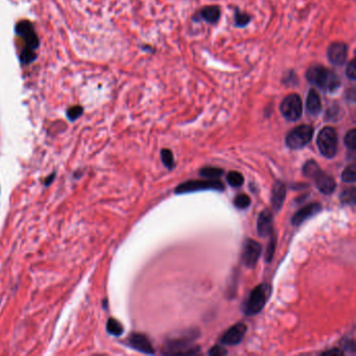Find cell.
<instances>
[{
    "instance_id": "19",
    "label": "cell",
    "mask_w": 356,
    "mask_h": 356,
    "mask_svg": "<svg viewBox=\"0 0 356 356\" xmlns=\"http://www.w3.org/2000/svg\"><path fill=\"white\" fill-rule=\"evenodd\" d=\"M223 174H224V170L221 168H216V167H205L200 170V175L202 177L208 178V179L210 180L218 179V178L223 176Z\"/></svg>"
},
{
    "instance_id": "29",
    "label": "cell",
    "mask_w": 356,
    "mask_h": 356,
    "mask_svg": "<svg viewBox=\"0 0 356 356\" xmlns=\"http://www.w3.org/2000/svg\"><path fill=\"white\" fill-rule=\"evenodd\" d=\"M83 112H84L83 108L80 107V106H75V107H72V108L69 109V110H68L67 116H68V118H69L71 121H74L75 119H78L80 116H81Z\"/></svg>"
},
{
    "instance_id": "4",
    "label": "cell",
    "mask_w": 356,
    "mask_h": 356,
    "mask_svg": "<svg viewBox=\"0 0 356 356\" xmlns=\"http://www.w3.org/2000/svg\"><path fill=\"white\" fill-rule=\"evenodd\" d=\"M338 133L331 127H325L320 131L317 145L320 153L326 158H333L338 152Z\"/></svg>"
},
{
    "instance_id": "20",
    "label": "cell",
    "mask_w": 356,
    "mask_h": 356,
    "mask_svg": "<svg viewBox=\"0 0 356 356\" xmlns=\"http://www.w3.org/2000/svg\"><path fill=\"white\" fill-rule=\"evenodd\" d=\"M341 180L345 183H354L356 180V167L355 164H351L341 174Z\"/></svg>"
},
{
    "instance_id": "23",
    "label": "cell",
    "mask_w": 356,
    "mask_h": 356,
    "mask_svg": "<svg viewBox=\"0 0 356 356\" xmlns=\"http://www.w3.org/2000/svg\"><path fill=\"white\" fill-rule=\"evenodd\" d=\"M161 159L164 165H165L168 169H173L175 166V160H174V155L170 152L169 149H162L161 150Z\"/></svg>"
},
{
    "instance_id": "11",
    "label": "cell",
    "mask_w": 356,
    "mask_h": 356,
    "mask_svg": "<svg viewBox=\"0 0 356 356\" xmlns=\"http://www.w3.org/2000/svg\"><path fill=\"white\" fill-rule=\"evenodd\" d=\"M16 32L20 37H22L27 44V47L32 49H36L39 46V39L33 32L32 26L30 22L22 21L17 25Z\"/></svg>"
},
{
    "instance_id": "26",
    "label": "cell",
    "mask_w": 356,
    "mask_h": 356,
    "mask_svg": "<svg viewBox=\"0 0 356 356\" xmlns=\"http://www.w3.org/2000/svg\"><path fill=\"white\" fill-rule=\"evenodd\" d=\"M250 204H251V198L244 194L236 195L235 200H234V205L239 209L248 208L250 206Z\"/></svg>"
},
{
    "instance_id": "3",
    "label": "cell",
    "mask_w": 356,
    "mask_h": 356,
    "mask_svg": "<svg viewBox=\"0 0 356 356\" xmlns=\"http://www.w3.org/2000/svg\"><path fill=\"white\" fill-rule=\"evenodd\" d=\"M271 293L269 284H259L250 293L249 299L244 304V313L246 316H254L263 309Z\"/></svg>"
},
{
    "instance_id": "14",
    "label": "cell",
    "mask_w": 356,
    "mask_h": 356,
    "mask_svg": "<svg viewBox=\"0 0 356 356\" xmlns=\"http://www.w3.org/2000/svg\"><path fill=\"white\" fill-rule=\"evenodd\" d=\"M257 232L261 237L273 234V214L269 209H264L259 214L257 222Z\"/></svg>"
},
{
    "instance_id": "18",
    "label": "cell",
    "mask_w": 356,
    "mask_h": 356,
    "mask_svg": "<svg viewBox=\"0 0 356 356\" xmlns=\"http://www.w3.org/2000/svg\"><path fill=\"white\" fill-rule=\"evenodd\" d=\"M107 331L113 337H120L123 333V326L120 324V322L111 318L107 322Z\"/></svg>"
},
{
    "instance_id": "27",
    "label": "cell",
    "mask_w": 356,
    "mask_h": 356,
    "mask_svg": "<svg viewBox=\"0 0 356 356\" xmlns=\"http://www.w3.org/2000/svg\"><path fill=\"white\" fill-rule=\"evenodd\" d=\"M32 50H33V49H29V47H27L26 49H24V50L22 51L21 56H20V59H21V62H22V63H24V64H30V63H32V62L33 60H35L36 54H35V52H33Z\"/></svg>"
},
{
    "instance_id": "21",
    "label": "cell",
    "mask_w": 356,
    "mask_h": 356,
    "mask_svg": "<svg viewBox=\"0 0 356 356\" xmlns=\"http://www.w3.org/2000/svg\"><path fill=\"white\" fill-rule=\"evenodd\" d=\"M227 181L230 186L236 188V187H241L243 184L244 180H243V177L242 174H239L238 172H231L227 176Z\"/></svg>"
},
{
    "instance_id": "30",
    "label": "cell",
    "mask_w": 356,
    "mask_h": 356,
    "mask_svg": "<svg viewBox=\"0 0 356 356\" xmlns=\"http://www.w3.org/2000/svg\"><path fill=\"white\" fill-rule=\"evenodd\" d=\"M346 75L349 80L355 81L356 80V66H355V59L351 60L348 63L347 69H346Z\"/></svg>"
},
{
    "instance_id": "33",
    "label": "cell",
    "mask_w": 356,
    "mask_h": 356,
    "mask_svg": "<svg viewBox=\"0 0 356 356\" xmlns=\"http://www.w3.org/2000/svg\"><path fill=\"white\" fill-rule=\"evenodd\" d=\"M54 178H56V174H52V176L50 175L49 178H47V179L44 182V184L46 185V186H49V185H50V183L52 182V180L54 179Z\"/></svg>"
},
{
    "instance_id": "31",
    "label": "cell",
    "mask_w": 356,
    "mask_h": 356,
    "mask_svg": "<svg viewBox=\"0 0 356 356\" xmlns=\"http://www.w3.org/2000/svg\"><path fill=\"white\" fill-rule=\"evenodd\" d=\"M209 355H215V356H218V355H226L227 354V350H226L225 348L221 347V346H215V347H212L211 350L208 352Z\"/></svg>"
},
{
    "instance_id": "8",
    "label": "cell",
    "mask_w": 356,
    "mask_h": 356,
    "mask_svg": "<svg viewBox=\"0 0 356 356\" xmlns=\"http://www.w3.org/2000/svg\"><path fill=\"white\" fill-rule=\"evenodd\" d=\"M262 252V246L259 243L248 239L244 243L243 250V261L248 268H254L260 258Z\"/></svg>"
},
{
    "instance_id": "22",
    "label": "cell",
    "mask_w": 356,
    "mask_h": 356,
    "mask_svg": "<svg viewBox=\"0 0 356 356\" xmlns=\"http://www.w3.org/2000/svg\"><path fill=\"white\" fill-rule=\"evenodd\" d=\"M250 16L246 13H243L242 11H239L238 9L235 10V14H234V22L235 25L238 27H243L246 24L250 22Z\"/></svg>"
},
{
    "instance_id": "25",
    "label": "cell",
    "mask_w": 356,
    "mask_h": 356,
    "mask_svg": "<svg viewBox=\"0 0 356 356\" xmlns=\"http://www.w3.org/2000/svg\"><path fill=\"white\" fill-rule=\"evenodd\" d=\"M344 142L348 149L355 150L356 148V131L354 129H350V131L346 134Z\"/></svg>"
},
{
    "instance_id": "9",
    "label": "cell",
    "mask_w": 356,
    "mask_h": 356,
    "mask_svg": "<svg viewBox=\"0 0 356 356\" xmlns=\"http://www.w3.org/2000/svg\"><path fill=\"white\" fill-rule=\"evenodd\" d=\"M348 46L343 42H333L327 49L328 61L334 66H341L346 63Z\"/></svg>"
},
{
    "instance_id": "17",
    "label": "cell",
    "mask_w": 356,
    "mask_h": 356,
    "mask_svg": "<svg viewBox=\"0 0 356 356\" xmlns=\"http://www.w3.org/2000/svg\"><path fill=\"white\" fill-rule=\"evenodd\" d=\"M221 10L216 5H209L206 8L202 9V11L197 14V20H203L209 24H215L221 18Z\"/></svg>"
},
{
    "instance_id": "24",
    "label": "cell",
    "mask_w": 356,
    "mask_h": 356,
    "mask_svg": "<svg viewBox=\"0 0 356 356\" xmlns=\"http://www.w3.org/2000/svg\"><path fill=\"white\" fill-rule=\"evenodd\" d=\"M355 197H356L355 188L351 187V188H348V189L343 191L340 198H341V202H343L344 204L354 205L355 204Z\"/></svg>"
},
{
    "instance_id": "32",
    "label": "cell",
    "mask_w": 356,
    "mask_h": 356,
    "mask_svg": "<svg viewBox=\"0 0 356 356\" xmlns=\"http://www.w3.org/2000/svg\"><path fill=\"white\" fill-rule=\"evenodd\" d=\"M323 354L324 355H338V356H340V355H344V352L341 350H340V349H338V348H334V349H332V350H328V351L323 352Z\"/></svg>"
},
{
    "instance_id": "16",
    "label": "cell",
    "mask_w": 356,
    "mask_h": 356,
    "mask_svg": "<svg viewBox=\"0 0 356 356\" xmlns=\"http://www.w3.org/2000/svg\"><path fill=\"white\" fill-rule=\"evenodd\" d=\"M306 110L308 114L312 116H317L322 111V101L319 93L314 89H310L308 91L306 98Z\"/></svg>"
},
{
    "instance_id": "5",
    "label": "cell",
    "mask_w": 356,
    "mask_h": 356,
    "mask_svg": "<svg viewBox=\"0 0 356 356\" xmlns=\"http://www.w3.org/2000/svg\"><path fill=\"white\" fill-rule=\"evenodd\" d=\"M313 137V128L311 126H299L286 136V146L291 149H300L309 143Z\"/></svg>"
},
{
    "instance_id": "2",
    "label": "cell",
    "mask_w": 356,
    "mask_h": 356,
    "mask_svg": "<svg viewBox=\"0 0 356 356\" xmlns=\"http://www.w3.org/2000/svg\"><path fill=\"white\" fill-rule=\"evenodd\" d=\"M303 173L307 178L314 180L317 187L324 194H331L335 187H337V184H335L333 178L324 173L318 165V163L312 160L305 163L303 167Z\"/></svg>"
},
{
    "instance_id": "12",
    "label": "cell",
    "mask_w": 356,
    "mask_h": 356,
    "mask_svg": "<svg viewBox=\"0 0 356 356\" xmlns=\"http://www.w3.org/2000/svg\"><path fill=\"white\" fill-rule=\"evenodd\" d=\"M129 345L135 350L145 354H154V348L146 337L139 333H133L129 338Z\"/></svg>"
},
{
    "instance_id": "28",
    "label": "cell",
    "mask_w": 356,
    "mask_h": 356,
    "mask_svg": "<svg viewBox=\"0 0 356 356\" xmlns=\"http://www.w3.org/2000/svg\"><path fill=\"white\" fill-rule=\"evenodd\" d=\"M275 248H276V238L272 237L265 252V259L268 262L272 261L274 254H275Z\"/></svg>"
},
{
    "instance_id": "10",
    "label": "cell",
    "mask_w": 356,
    "mask_h": 356,
    "mask_svg": "<svg viewBox=\"0 0 356 356\" xmlns=\"http://www.w3.org/2000/svg\"><path fill=\"white\" fill-rule=\"evenodd\" d=\"M245 332H246V326L243 323H238L234 326H232L222 337L221 339L222 344L227 346H235L243 340L245 335Z\"/></svg>"
},
{
    "instance_id": "15",
    "label": "cell",
    "mask_w": 356,
    "mask_h": 356,
    "mask_svg": "<svg viewBox=\"0 0 356 356\" xmlns=\"http://www.w3.org/2000/svg\"><path fill=\"white\" fill-rule=\"evenodd\" d=\"M286 196V186L283 182L277 181L273 186L272 194V206L273 209L278 212L282 208Z\"/></svg>"
},
{
    "instance_id": "1",
    "label": "cell",
    "mask_w": 356,
    "mask_h": 356,
    "mask_svg": "<svg viewBox=\"0 0 356 356\" xmlns=\"http://www.w3.org/2000/svg\"><path fill=\"white\" fill-rule=\"evenodd\" d=\"M305 77L310 84L318 87L325 93L337 92L340 87V80L338 74L324 66L314 65L309 67L305 73Z\"/></svg>"
},
{
    "instance_id": "6",
    "label": "cell",
    "mask_w": 356,
    "mask_h": 356,
    "mask_svg": "<svg viewBox=\"0 0 356 356\" xmlns=\"http://www.w3.org/2000/svg\"><path fill=\"white\" fill-rule=\"evenodd\" d=\"M280 112L283 117L289 121H297L303 113L302 99L298 94L292 93L287 95L280 105Z\"/></svg>"
},
{
    "instance_id": "7",
    "label": "cell",
    "mask_w": 356,
    "mask_h": 356,
    "mask_svg": "<svg viewBox=\"0 0 356 356\" xmlns=\"http://www.w3.org/2000/svg\"><path fill=\"white\" fill-rule=\"evenodd\" d=\"M225 189L224 184L221 181L217 180H205V181H187L185 183L180 184L179 186L176 188L177 194H191L197 193V191L203 190H216L223 191Z\"/></svg>"
},
{
    "instance_id": "13",
    "label": "cell",
    "mask_w": 356,
    "mask_h": 356,
    "mask_svg": "<svg viewBox=\"0 0 356 356\" xmlns=\"http://www.w3.org/2000/svg\"><path fill=\"white\" fill-rule=\"evenodd\" d=\"M321 210H322V207L319 203H312L309 205H306L305 207L297 211L296 214L293 215L292 220H291L292 225L300 226L301 224H303L305 221H307L308 218H310L313 215L319 213Z\"/></svg>"
}]
</instances>
